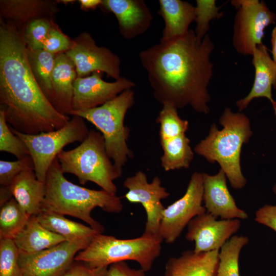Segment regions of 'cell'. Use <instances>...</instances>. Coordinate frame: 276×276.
Returning a JSON list of instances; mask_svg holds the SVG:
<instances>
[{
  "label": "cell",
  "mask_w": 276,
  "mask_h": 276,
  "mask_svg": "<svg viewBox=\"0 0 276 276\" xmlns=\"http://www.w3.org/2000/svg\"><path fill=\"white\" fill-rule=\"evenodd\" d=\"M214 49L208 34L200 38L189 29L182 36L141 51L140 60L155 99L162 105L168 104L177 109L189 105L197 112L208 114Z\"/></svg>",
  "instance_id": "obj_1"
},
{
  "label": "cell",
  "mask_w": 276,
  "mask_h": 276,
  "mask_svg": "<svg viewBox=\"0 0 276 276\" xmlns=\"http://www.w3.org/2000/svg\"><path fill=\"white\" fill-rule=\"evenodd\" d=\"M0 108L8 124L27 134L59 129L70 120L44 94L30 68L22 31L1 19Z\"/></svg>",
  "instance_id": "obj_2"
},
{
  "label": "cell",
  "mask_w": 276,
  "mask_h": 276,
  "mask_svg": "<svg viewBox=\"0 0 276 276\" xmlns=\"http://www.w3.org/2000/svg\"><path fill=\"white\" fill-rule=\"evenodd\" d=\"M45 195L41 210L51 211L79 219L102 233L104 226L91 213L97 207L113 214L121 213V198L105 190L87 189L74 184L64 176L57 157L51 165L45 179Z\"/></svg>",
  "instance_id": "obj_3"
},
{
  "label": "cell",
  "mask_w": 276,
  "mask_h": 276,
  "mask_svg": "<svg viewBox=\"0 0 276 276\" xmlns=\"http://www.w3.org/2000/svg\"><path fill=\"white\" fill-rule=\"evenodd\" d=\"M223 128L212 124L208 135L194 147V151L211 163H218L231 187L242 189L246 184L241 167L240 156L243 144L253 134L248 117L226 107L219 118Z\"/></svg>",
  "instance_id": "obj_4"
},
{
  "label": "cell",
  "mask_w": 276,
  "mask_h": 276,
  "mask_svg": "<svg viewBox=\"0 0 276 276\" xmlns=\"http://www.w3.org/2000/svg\"><path fill=\"white\" fill-rule=\"evenodd\" d=\"M163 241L158 235L144 233L140 237L127 239L98 233L85 249L77 253L74 260L93 268L108 267L130 260L138 263L146 272L159 257Z\"/></svg>",
  "instance_id": "obj_5"
},
{
  "label": "cell",
  "mask_w": 276,
  "mask_h": 276,
  "mask_svg": "<svg viewBox=\"0 0 276 276\" xmlns=\"http://www.w3.org/2000/svg\"><path fill=\"white\" fill-rule=\"evenodd\" d=\"M57 159L63 173L75 175L81 185L93 182L102 190L116 194L114 180L121 175L109 157L103 135L89 130L86 139L76 148L62 150Z\"/></svg>",
  "instance_id": "obj_6"
},
{
  "label": "cell",
  "mask_w": 276,
  "mask_h": 276,
  "mask_svg": "<svg viewBox=\"0 0 276 276\" xmlns=\"http://www.w3.org/2000/svg\"><path fill=\"white\" fill-rule=\"evenodd\" d=\"M134 92L129 89L102 105L85 110L72 111L70 113L88 121L100 131L104 139L107 154L121 175L123 167L133 156L127 144L129 129L124 125V119L134 103Z\"/></svg>",
  "instance_id": "obj_7"
},
{
  "label": "cell",
  "mask_w": 276,
  "mask_h": 276,
  "mask_svg": "<svg viewBox=\"0 0 276 276\" xmlns=\"http://www.w3.org/2000/svg\"><path fill=\"white\" fill-rule=\"evenodd\" d=\"M62 128L34 134L19 132L11 126V131L27 145L34 164V170L38 179L45 182L48 170L58 154L66 145L82 143L87 137L89 130L81 117L72 116Z\"/></svg>",
  "instance_id": "obj_8"
},
{
  "label": "cell",
  "mask_w": 276,
  "mask_h": 276,
  "mask_svg": "<svg viewBox=\"0 0 276 276\" xmlns=\"http://www.w3.org/2000/svg\"><path fill=\"white\" fill-rule=\"evenodd\" d=\"M232 5L237 10L233 35V45L243 55H252L257 46L262 44L264 30L274 24L276 15L263 1L234 0Z\"/></svg>",
  "instance_id": "obj_9"
},
{
  "label": "cell",
  "mask_w": 276,
  "mask_h": 276,
  "mask_svg": "<svg viewBox=\"0 0 276 276\" xmlns=\"http://www.w3.org/2000/svg\"><path fill=\"white\" fill-rule=\"evenodd\" d=\"M202 202V173L194 172L191 175L185 194L165 208L159 227L158 236L168 244L175 242L191 220L206 212Z\"/></svg>",
  "instance_id": "obj_10"
},
{
  "label": "cell",
  "mask_w": 276,
  "mask_h": 276,
  "mask_svg": "<svg viewBox=\"0 0 276 276\" xmlns=\"http://www.w3.org/2000/svg\"><path fill=\"white\" fill-rule=\"evenodd\" d=\"M65 53L74 63L78 77L96 72L105 73L115 80L122 77L119 57L108 48L97 45L88 32H82L73 39Z\"/></svg>",
  "instance_id": "obj_11"
},
{
  "label": "cell",
  "mask_w": 276,
  "mask_h": 276,
  "mask_svg": "<svg viewBox=\"0 0 276 276\" xmlns=\"http://www.w3.org/2000/svg\"><path fill=\"white\" fill-rule=\"evenodd\" d=\"M128 190L125 198L130 203H140L146 213V222L144 234L158 235V230L165 207L162 200L168 198L170 193L162 186L158 176L149 182L147 175L142 171L127 177L123 182Z\"/></svg>",
  "instance_id": "obj_12"
},
{
  "label": "cell",
  "mask_w": 276,
  "mask_h": 276,
  "mask_svg": "<svg viewBox=\"0 0 276 276\" xmlns=\"http://www.w3.org/2000/svg\"><path fill=\"white\" fill-rule=\"evenodd\" d=\"M87 246L64 241L39 252L19 253L20 276H60L74 262L77 253Z\"/></svg>",
  "instance_id": "obj_13"
},
{
  "label": "cell",
  "mask_w": 276,
  "mask_h": 276,
  "mask_svg": "<svg viewBox=\"0 0 276 276\" xmlns=\"http://www.w3.org/2000/svg\"><path fill=\"white\" fill-rule=\"evenodd\" d=\"M241 220H217L206 212L194 217L188 224L185 238L194 242L197 253L219 250L239 231Z\"/></svg>",
  "instance_id": "obj_14"
},
{
  "label": "cell",
  "mask_w": 276,
  "mask_h": 276,
  "mask_svg": "<svg viewBox=\"0 0 276 276\" xmlns=\"http://www.w3.org/2000/svg\"><path fill=\"white\" fill-rule=\"evenodd\" d=\"M103 74L96 72L90 76L76 78L72 111L85 110L102 105L135 85L134 82L124 77L112 82H106L102 78Z\"/></svg>",
  "instance_id": "obj_15"
},
{
  "label": "cell",
  "mask_w": 276,
  "mask_h": 276,
  "mask_svg": "<svg viewBox=\"0 0 276 276\" xmlns=\"http://www.w3.org/2000/svg\"><path fill=\"white\" fill-rule=\"evenodd\" d=\"M226 178L221 169L213 175L202 173L203 202L206 211L221 219H246L248 215L237 205L228 189Z\"/></svg>",
  "instance_id": "obj_16"
},
{
  "label": "cell",
  "mask_w": 276,
  "mask_h": 276,
  "mask_svg": "<svg viewBox=\"0 0 276 276\" xmlns=\"http://www.w3.org/2000/svg\"><path fill=\"white\" fill-rule=\"evenodd\" d=\"M100 6L114 14L119 32L126 39L145 33L153 20L151 11L143 0H102Z\"/></svg>",
  "instance_id": "obj_17"
},
{
  "label": "cell",
  "mask_w": 276,
  "mask_h": 276,
  "mask_svg": "<svg viewBox=\"0 0 276 276\" xmlns=\"http://www.w3.org/2000/svg\"><path fill=\"white\" fill-rule=\"evenodd\" d=\"M267 47L263 44L255 49L252 63L255 70L252 87L244 98L236 101L239 111L245 109L255 98L264 97L268 99L273 106L276 102L272 98V86L276 89V64L269 55Z\"/></svg>",
  "instance_id": "obj_18"
},
{
  "label": "cell",
  "mask_w": 276,
  "mask_h": 276,
  "mask_svg": "<svg viewBox=\"0 0 276 276\" xmlns=\"http://www.w3.org/2000/svg\"><path fill=\"white\" fill-rule=\"evenodd\" d=\"M57 1L1 0V18L13 22L20 30L37 18H52L58 11Z\"/></svg>",
  "instance_id": "obj_19"
},
{
  "label": "cell",
  "mask_w": 276,
  "mask_h": 276,
  "mask_svg": "<svg viewBox=\"0 0 276 276\" xmlns=\"http://www.w3.org/2000/svg\"><path fill=\"white\" fill-rule=\"evenodd\" d=\"M77 77L75 66L65 53L55 56L52 72V104L62 114L73 110L74 82Z\"/></svg>",
  "instance_id": "obj_20"
},
{
  "label": "cell",
  "mask_w": 276,
  "mask_h": 276,
  "mask_svg": "<svg viewBox=\"0 0 276 276\" xmlns=\"http://www.w3.org/2000/svg\"><path fill=\"white\" fill-rule=\"evenodd\" d=\"M219 250L197 253L188 250L168 260L163 276H215Z\"/></svg>",
  "instance_id": "obj_21"
},
{
  "label": "cell",
  "mask_w": 276,
  "mask_h": 276,
  "mask_svg": "<svg viewBox=\"0 0 276 276\" xmlns=\"http://www.w3.org/2000/svg\"><path fill=\"white\" fill-rule=\"evenodd\" d=\"M158 14L165 26L160 41H167L185 35L190 24L195 21V7L181 0H159Z\"/></svg>",
  "instance_id": "obj_22"
},
{
  "label": "cell",
  "mask_w": 276,
  "mask_h": 276,
  "mask_svg": "<svg viewBox=\"0 0 276 276\" xmlns=\"http://www.w3.org/2000/svg\"><path fill=\"white\" fill-rule=\"evenodd\" d=\"M9 188L14 198L30 215H37L41 211L45 184L38 179L33 169L17 175Z\"/></svg>",
  "instance_id": "obj_23"
},
{
  "label": "cell",
  "mask_w": 276,
  "mask_h": 276,
  "mask_svg": "<svg viewBox=\"0 0 276 276\" xmlns=\"http://www.w3.org/2000/svg\"><path fill=\"white\" fill-rule=\"evenodd\" d=\"M13 240L19 253L25 254L39 252L66 241L61 236L44 227L36 215L30 217Z\"/></svg>",
  "instance_id": "obj_24"
},
{
  "label": "cell",
  "mask_w": 276,
  "mask_h": 276,
  "mask_svg": "<svg viewBox=\"0 0 276 276\" xmlns=\"http://www.w3.org/2000/svg\"><path fill=\"white\" fill-rule=\"evenodd\" d=\"M36 216L44 227L61 236L67 242L84 243L88 246L94 237L101 233L89 226L73 221L64 215L53 212L41 210Z\"/></svg>",
  "instance_id": "obj_25"
},
{
  "label": "cell",
  "mask_w": 276,
  "mask_h": 276,
  "mask_svg": "<svg viewBox=\"0 0 276 276\" xmlns=\"http://www.w3.org/2000/svg\"><path fill=\"white\" fill-rule=\"evenodd\" d=\"M160 143L163 151L160 164L165 171L190 167L194 152L185 134L160 139Z\"/></svg>",
  "instance_id": "obj_26"
},
{
  "label": "cell",
  "mask_w": 276,
  "mask_h": 276,
  "mask_svg": "<svg viewBox=\"0 0 276 276\" xmlns=\"http://www.w3.org/2000/svg\"><path fill=\"white\" fill-rule=\"evenodd\" d=\"M27 54L30 68L36 81L52 104V72L56 55L43 49L34 51L27 48Z\"/></svg>",
  "instance_id": "obj_27"
},
{
  "label": "cell",
  "mask_w": 276,
  "mask_h": 276,
  "mask_svg": "<svg viewBox=\"0 0 276 276\" xmlns=\"http://www.w3.org/2000/svg\"><path fill=\"white\" fill-rule=\"evenodd\" d=\"M31 216L13 197L1 205L0 239H13Z\"/></svg>",
  "instance_id": "obj_28"
},
{
  "label": "cell",
  "mask_w": 276,
  "mask_h": 276,
  "mask_svg": "<svg viewBox=\"0 0 276 276\" xmlns=\"http://www.w3.org/2000/svg\"><path fill=\"white\" fill-rule=\"evenodd\" d=\"M248 242L247 236L234 235L222 246L219 251L216 276H240V254Z\"/></svg>",
  "instance_id": "obj_29"
},
{
  "label": "cell",
  "mask_w": 276,
  "mask_h": 276,
  "mask_svg": "<svg viewBox=\"0 0 276 276\" xmlns=\"http://www.w3.org/2000/svg\"><path fill=\"white\" fill-rule=\"evenodd\" d=\"M162 106L156 119L159 124V138L185 134L189 128V122L179 117L175 107L168 104Z\"/></svg>",
  "instance_id": "obj_30"
},
{
  "label": "cell",
  "mask_w": 276,
  "mask_h": 276,
  "mask_svg": "<svg viewBox=\"0 0 276 276\" xmlns=\"http://www.w3.org/2000/svg\"><path fill=\"white\" fill-rule=\"evenodd\" d=\"M0 151L9 153L17 159L30 156L25 142L11 130L6 122L4 110L0 108Z\"/></svg>",
  "instance_id": "obj_31"
},
{
  "label": "cell",
  "mask_w": 276,
  "mask_h": 276,
  "mask_svg": "<svg viewBox=\"0 0 276 276\" xmlns=\"http://www.w3.org/2000/svg\"><path fill=\"white\" fill-rule=\"evenodd\" d=\"M55 24L51 19L40 18L28 22L22 33L27 48L31 50L43 49L44 41Z\"/></svg>",
  "instance_id": "obj_32"
},
{
  "label": "cell",
  "mask_w": 276,
  "mask_h": 276,
  "mask_svg": "<svg viewBox=\"0 0 276 276\" xmlns=\"http://www.w3.org/2000/svg\"><path fill=\"white\" fill-rule=\"evenodd\" d=\"M196 3L194 31L198 37L203 38L208 34L210 21L221 18L223 13L220 12V7L217 6L215 0H196Z\"/></svg>",
  "instance_id": "obj_33"
},
{
  "label": "cell",
  "mask_w": 276,
  "mask_h": 276,
  "mask_svg": "<svg viewBox=\"0 0 276 276\" xmlns=\"http://www.w3.org/2000/svg\"><path fill=\"white\" fill-rule=\"evenodd\" d=\"M19 256L13 239H0V276H20Z\"/></svg>",
  "instance_id": "obj_34"
},
{
  "label": "cell",
  "mask_w": 276,
  "mask_h": 276,
  "mask_svg": "<svg viewBox=\"0 0 276 276\" xmlns=\"http://www.w3.org/2000/svg\"><path fill=\"white\" fill-rule=\"evenodd\" d=\"M34 169V164L31 156L15 161L0 160V184L9 186L13 179L22 171Z\"/></svg>",
  "instance_id": "obj_35"
},
{
  "label": "cell",
  "mask_w": 276,
  "mask_h": 276,
  "mask_svg": "<svg viewBox=\"0 0 276 276\" xmlns=\"http://www.w3.org/2000/svg\"><path fill=\"white\" fill-rule=\"evenodd\" d=\"M72 41V40L54 24L44 41L42 49L54 55L65 53L71 48Z\"/></svg>",
  "instance_id": "obj_36"
},
{
  "label": "cell",
  "mask_w": 276,
  "mask_h": 276,
  "mask_svg": "<svg viewBox=\"0 0 276 276\" xmlns=\"http://www.w3.org/2000/svg\"><path fill=\"white\" fill-rule=\"evenodd\" d=\"M108 267L93 268L87 264L74 260L60 276H106Z\"/></svg>",
  "instance_id": "obj_37"
},
{
  "label": "cell",
  "mask_w": 276,
  "mask_h": 276,
  "mask_svg": "<svg viewBox=\"0 0 276 276\" xmlns=\"http://www.w3.org/2000/svg\"><path fill=\"white\" fill-rule=\"evenodd\" d=\"M255 220L276 232V205L265 204L255 213Z\"/></svg>",
  "instance_id": "obj_38"
},
{
  "label": "cell",
  "mask_w": 276,
  "mask_h": 276,
  "mask_svg": "<svg viewBox=\"0 0 276 276\" xmlns=\"http://www.w3.org/2000/svg\"><path fill=\"white\" fill-rule=\"evenodd\" d=\"M142 268H131L126 261L117 262L108 267L106 276H145Z\"/></svg>",
  "instance_id": "obj_39"
},
{
  "label": "cell",
  "mask_w": 276,
  "mask_h": 276,
  "mask_svg": "<svg viewBox=\"0 0 276 276\" xmlns=\"http://www.w3.org/2000/svg\"><path fill=\"white\" fill-rule=\"evenodd\" d=\"M78 2L83 10L95 9L102 3V0H80Z\"/></svg>",
  "instance_id": "obj_40"
},
{
  "label": "cell",
  "mask_w": 276,
  "mask_h": 276,
  "mask_svg": "<svg viewBox=\"0 0 276 276\" xmlns=\"http://www.w3.org/2000/svg\"><path fill=\"white\" fill-rule=\"evenodd\" d=\"M13 197L9 186H1L0 189V205Z\"/></svg>",
  "instance_id": "obj_41"
},
{
  "label": "cell",
  "mask_w": 276,
  "mask_h": 276,
  "mask_svg": "<svg viewBox=\"0 0 276 276\" xmlns=\"http://www.w3.org/2000/svg\"><path fill=\"white\" fill-rule=\"evenodd\" d=\"M271 43L272 46V50L271 52L272 54V59L276 64V26L272 31Z\"/></svg>",
  "instance_id": "obj_42"
},
{
  "label": "cell",
  "mask_w": 276,
  "mask_h": 276,
  "mask_svg": "<svg viewBox=\"0 0 276 276\" xmlns=\"http://www.w3.org/2000/svg\"><path fill=\"white\" fill-rule=\"evenodd\" d=\"M57 1L58 3H62L65 4H68L69 3H72L75 2V1H73V0H61V1Z\"/></svg>",
  "instance_id": "obj_43"
},
{
  "label": "cell",
  "mask_w": 276,
  "mask_h": 276,
  "mask_svg": "<svg viewBox=\"0 0 276 276\" xmlns=\"http://www.w3.org/2000/svg\"><path fill=\"white\" fill-rule=\"evenodd\" d=\"M272 190L273 193L276 194V183L274 185Z\"/></svg>",
  "instance_id": "obj_44"
},
{
  "label": "cell",
  "mask_w": 276,
  "mask_h": 276,
  "mask_svg": "<svg viewBox=\"0 0 276 276\" xmlns=\"http://www.w3.org/2000/svg\"><path fill=\"white\" fill-rule=\"evenodd\" d=\"M273 110H274V114H275V119H276V103H275V104L273 106Z\"/></svg>",
  "instance_id": "obj_45"
},
{
  "label": "cell",
  "mask_w": 276,
  "mask_h": 276,
  "mask_svg": "<svg viewBox=\"0 0 276 276\" xmlns=\"http://www.w3.org/2000/svg\"><path fill=\"white\" fill-rule=\"evenodd\" d=\"M215 276H216V275H215Z\"/></svg>",
  "instance_id": "obj_46"
}]
</instances>
